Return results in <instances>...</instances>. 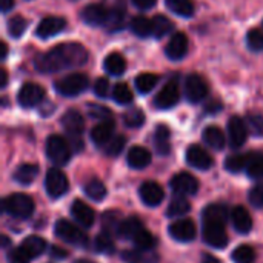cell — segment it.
Listing matches in <instances>:
<instances>
[{
	"label": "cell",
	"mask_w": 263,
	"mask_h": 263,
	"mask_svg": "<svg viewBox=\"0 0 263 263\" xmlns=\"http://www.w3.org/2000/svg\"><path fill=\"white\" fill-rule=\"evenodd\" d=\"M88 51L80 43H62L35 59V69L42 74H52L65 69L83 66Z\"/></svg>",
	"instance_id": "cell-1"
},
{
	"label": "cell",
	"mask_w": 263,
	"mask_h": 263,
	"mask_svg": "<svg viewBox=\"0 0 263 263\" xmlns=\"http://www.w3.org/2000/svg\"><path fill=\"white\" fill-rule=\"evenodd\" d=\"M3 211L14 219H28L34 213V202L29 196L15 193L9 194L2 202Z\"/></svg>",
	"instance_id": "cell-2"
},
{
	"label": "cell",
	"mask_w": 263,
	"mask_h": 263,
	"mask_svg": "<svg viewBox=\"0 0 263 263\" xmlns=\"http://www.w3.org/2000/svg\"><path fill=\"white\" fill-rule=\"evenodd\" d=\"M54 233L60 240H63L69 245H74V247H86L88 245L86 233L66 219L57 220V223L54 227Z\"/></svg>",
	"instance_id": "cell-3"
},
{
	"label": "cell",
	"mask_w": 263,
	"mask_h": 263,
	"mask_svg": "<svg viewBox=\"0 0 263 263\" xmlns=\"http://www.w3.org/2000/svg\"><path fill=\"white\" fill-rule=\"evenodd\" d=\"M46 157L57 166H63L71 159V146L62 136H49L46 140Z\"/></svg>",
	"instance_id": "cell-4"
},
{
	"label": "cell",
	"mask_w": 263,
	"mask_h": 263,
	"mask_svg": "<svg viewBox=\"0 0 263 263\" xmlns=\"http://www.w3.org/2000/svg\"><path fill=\"white\" fill-rule=\"evenodd\" d=\"M88 85H89V80L85 74L74 72L55 82V91L65 97H74V96L82 94L88 88Z\"/></svg>",
	"instance_id": "cell-5"
},
{
	"label": "cell",
	"mask_w": 263,
	"mask_h": 263,
	"mask_svg": "<svg viewBox=\"0 0 263 263\" xmlns=\"http://www.w3.org/2000/svg\"><path fill=\"white\" fill-rule=\"evenodd\" d=\"M68 188H69V182L62 170L59 168L48 170L45 177V190L51 199H59L65 196L68 193Z\"/></svg>",
	"instance_id": "cell-6"
},
{
	"label": "cell",
	"mask_w": 263,
	"mask_h": 263,
	"mask_svg": "<svg viewBox=\"0 0 263 263\" xmlns=\"http://www.w3.org/2000/svg\"><path fill=\"white\" fill-rule=\"evenodd\" d=\"M208 92H210V85L200 74H190L185 79V96L188 102L191 103L202 102L208 96Z\"/></svg>",
	"instance_id": "cell-7"
},
{
	"label": "cell",
	"mask_w": 263,
	"mask_h": 263,
	"mask_svg": "<svg viewBox=\"0 0 263 263\" xmlns=\"http://www.w3.org/2000/svg\"><path fill=\"white\" fill-rule=\"evenodd\" d=\"M17 100H18L20 106H23V108L39 106L45 100V89L40 85L32 83V82L23 83L18 91Z\"/></svg>",
	"instance_id": "cell-8"
},
{
	"label": "cell",
	"mask_w": 263,
	"mask_h": 263,
	"mask_svg": "<svg viewBox=\"0 0 263 263\" xmlns=\"http://www.w3.org/2000/svg\"><path fill=\"white\" fill-rule=\"evenodd\" d=\"M202 236L205 243L213 248L222 250L228 245V234L223 223H203Z\"/></svg>",
	"instance_id": "cell-9"
},
{
	"label": "cell",
	"mask_w": 263,
	"mask_h": 263,
	"mask_svg": "<svg viewBox=\"0 0 263 263\" xmlns=\"http://www.w3.org/2000/svg\"><path fill=\"white\" fill-rule=\"evenodd\" d=\"M180 99V89H179V83L177 80H170L156 96L154 99V106L159 109H170L173 106L177 105Z\"/></svg>",
	"instance_id": "cell-10"
},
{
	"label": "cell",
	"mask_w": 263,
	"mask_h": 263,
	"mask_svg": "<svg viewBox=\"0 0 263 263\" xmlns=\"http://www.w3.org/2000/svg\"><path fill=\"white\" fill-rule=\"evenodd\" d=\"M170 186L177 196H183V197L185 196H194L199 191V182L190 173H177L171 179Z\"/></svg>",
	"instance_id": "cell-11"
},
{
	"label": "cell",
	"mask_w": 263,
	"mask_h": 263,
	"mask_svg": "<svg viewBox=\"0 0 263 263\" xmlns=\"http://www.w3.org/2000/svg\"><path fill=\"white\" fill-rule=\"evenodd\" d=\"M170 236L177 242H193L197 234V228L191 219H179L170 225Z\"/></svg>",
	"instance_id": "cell-12"
},
{
	"label": "cell",
	"mask_w": 263,
	"mask_h": 263,
	"mask_svg": "<svg viewBox=\"0 0 263 263\" xmlns=\"http://www.w3.org/2000/svg\"><path fill=\"white\" fill-rule=\"evenodd\" d=\"M186 162L190 166L196 170H202V171H206L214 165V160L210 156V153L199 145H191L186 149Z\"/></svg>",
	"instance_id": "cell-13"
},
{
	"label": "cell",
	"mask_w": 263,
	"mask_h": 263,
	"mask_svg": "<svg viewBox=\"0 0 263 263\" xmlns=\"http://www.w3.org/2000/svg\"><path fill=\"white\" fill-rule=\"evenodd\" d=\"M188 37H186V34L185 32H176L171 39H170V42H168V45H166V48H165V52H166V57L170 59V60H173V62H179V60H182L186 54H188Z\"/></svg>",
	"instance_id": "cell-14"
},
{
	"label": "cell",
	"mask_w": 263,
	"mask_h": 263,
	"mask_svg": "<svg viewBox=\"0 0 263 263\" xmlns=\"http://www.w3.org/2000/svg\"><path fill=\"white\" fill-rule=\"evenodd\" d=\"M66 26V20L63 17H55V15H49V17H45L37 29H35V35L40 37V39H49V37H54L57 35L59 32H62Z\"/></svg>",
	"instance_id": "cell-15"
},
{
	"label": "cell",
	"mask_w": 263,
	"mask_h": 263,
	"mask_svg": "<svg viewBox=\"0 0 263 263\" xmlns=\"http://www.w3.org/2000/svg\"><path fill=\"white\" fill-rule=\"evenodd\" d=\"M228 137H230V145L233 148H240L247 142L248 128H247V123L240 117L233 116L230 119V122H228Z\"/></svg>",
	"instance_id": "cell-16"
},
{
	"label": "cell",
	"mask_w": 263,
	"mask_h": 263,
	"mask_svg": "<svg viewBox=\"0 0 263 263\" xmlns=\"http://www.w3.org/2000/svg\"><path fill=\"white\" fill-rule=\"evenodd\" d=\"M108 15H109V9L97 3L88 5L82 11V20L89 26H105L108 22Z\"/></svg>",
	"instance_id": "cell-17"
},
{
	"label": "cell",
	"mask_w": 263,
	"mask_h": 263,
	"mask_svg": "<svg viewBox=\"0 0 263 263\" xmlns=\"http://www.w3.org/2000/svg\"><path fill=\"white\" fill-rule=\"evenodd\" d=\"M71 216L74 217V220L83 227V228H91L96 222V213L94 210L86 205L82 200H74L71 205Z\"/></svg>",
	"instance_id": "cell-18"
},
{
	"label": "cell",
	"mask_w": 263,
	"mask_h": 263,
	"mask_svg": "<svg viewBox=\"0 0 263 263\" xmlns=\"http://www.w3.org/2000/svg\"><path fill=\"white\" fill-rule=\"evenodd\" d=\"M140 199L146 206H157L162 203L165 193L163 188L157 183V182H145L142 183L140 190H139Z\"/></svg>",
	"instance_id": "cell-19"
},
{
	"label": "cell",
	"mask_w": 263,
	"mask_h": 263,
	"mask_svg": "<svg viewBox=\"0 0 263 263\" xmlns=\"http://www.w3.org/2000/svg\"><path fill=\"white\" fill-rule=\"evenodd\" d=\"M62 126L71 137H79L85 129L83 116L77 109H68L62 117Z\"/></svg>",
	"instance_id": "cell-20"
},
{
	"label": "cell",
	"mask_w": 263,
	"mask_h": 263,
	"mask_svg": "<svg viewBox=\"0 0 263 263\" xmlns=\"http://www.w3.org/2000/svg\"><path fill=\"white\" fill-rule=\"evenodd\" d=\"M114 122L111 119L100 120L99 125H96L91 131V140L97 146H105L112 137H114Z\"/></svg>",
	"instance_id": "cell-21"
},
{
	"label": "cell",
	"mask_w": 263,
	"mask_h": 263,
	"mask_svg": "<svg viewBox=\"0 0 263 263\" xmlns=\"http://www.w3.org/2000/svg\"><path fill=\"white\" fill-rule=\"evenodd\" d=\"M126 162L134 170H143L151 163V153L143 146H133L126 154Z\"/></svg>",
	"instance_id": "cell-22"
},
{
	"label": "cell",
	"mask_w": 263,
	"mask_h": 263,
	"mask_svg": "<svg viewBox=\"0 0 263 263\" xmlns=\"http://www.w3.org/2000/svg\"><path fill=\"white\" fill-rule=\"evenodd\" d=\"M228 219V208L223 203H211L202 213L203 223H223Z\"/></svg>",
	"instance_id": "cell-23"
},
{
	"label": "cell",
	"mask_w": 263,
	"mask_h": 263,
	"mask_svg": "<svg viewBox=\"0 0 263 263\" xmlns=\"http://www.w3.org/2000/svg\"><path fill=\"white\" fill-rule=\"evenodd\" d=\"M231 222H233V227L236 228V231L240 234H247L253 228V219H251L250 213L247 211V208H243V206H236L233 210Z\"/></svg>",
	"instance_id": "cell-24"
},
{
	"label": "cell",
	"mask_w": 263,
	"mask_h": 263,
	"mask_svg": "<svg viewBox=\"0 0 263 263\" xmlns=\"http://www.w3.org/2000/svg\"><path fill=\"white\" fill-rule=\"evenodd\" d=\"M143 222L137 217V216H131L125 220H122L120 227H119V231L117 234L123 239H128L133 242V239L143 230Z\"/></svg>",
	"instance_id": "cell-25"
},
{
	"label": "cell",
	"mask_w": 263,
	"mask_h": 263,
	"mask_svg": "<svg viewBox=\"0 0 263 263\" xmlns=\"http://www.w3.org/2000/svg\"><path fill=\"white\" fill-rule=\"evenodd\" d=\"M103 68L108 74L111 76H122L126 71V60L122 54L119 52H111L105 57Z\"/></svg>",
	"instance_id": "cell-26"
},
{
	"label": "cell",
	"mask_w": 263,
	"mask_h": 263,
	"mask_svg": "<svg viewBox=\"0 0 263 263\" xmlns=\"http://www.w3.org/2000/svg\"><path fill=\"white\" fill-rule=\"evenodd\" d=\"M202 139H203V142L210 148H213L216 151H220L225 146V134L217 126H208V128H205L203 129V134H202Z\"/></svg>",
	"instance_id": "cell-27"
},
{
	"label": "cell",
	"mask_w": 263,
	"mask_h": 263,
	"mask_svg": "<svg viewBox=\"0 0 263 263\" xmlns=\"http://www.w3.org/2000/svg\"><path fill=\"white\" fill-rule=\"evenodd\" d=\"M37 176H39V166L34 165V163H23L12 174L14 180L17 183H20V185H29V183H32Z\"/></svg>",
	"instance_id": "cell-28"
},
{
	"label": "cell",
	"mask_w": 263,
	"mask_h": 263,
	"mask_svg": "<svg viewBox=\"0 0 263 263\" xmlns=\"http://www.w3.org/2000/svg\"><path fill=\"white\" fill-rule=\"evenodd\" d=\"M20 247L25 250V253L34 260V259H37V257H40L43 253H45V250H46V242L42 239V237H39V236H29V237H26L22 243H20Z\"/></svg>",
	"instance_id": "cell-29"
},
{
	"label": "cell",
	"mask_w": 263,
	"mask_h": 263,
	"mask_svg": "<svg viewBox=\"0 0 263 263\" xmlns=\"http://www.w3.org/2000/svg\"><path fill=\"white\" fill-rule=\"evenodd\" d=\"M170 129L168 126L165 125H160L156 128V133H154V146L157 149V153L160 156H168L170 151H171V143H170Z\"/></svg>",
	"instance_id": "cell-30"
},
{
	"label": "cell",
	"mask_w": 263,
	"mask_h": 263,
	"mask_svg": "<svg viewBox=\"0 0 263 263\" xmlns=\"http://www.w3.org/2000/svg\"><path fill=\"white\" fill-rule=\"evenodd\" d=\"M125 5L122 3H117L114 8L109 9V15H108V22H106V26L109 31L116 32V31H120L125 25Z\"/></svg>",
	"instance_id": "cell-31"
},
{
	"label": "cell",
	"mask_w": 263,
	"mask_h": 263,
	"mask_svg": "<svg viewBox=\"0 0 263 263\" xmlns=\"http://www.w3.org/2000/svg\"><path fill=\"white\" fill-rule=\"evenodd\" d=\"M83 193L94 202H100L106 197V186L103 185L102 180L99 179H91L89 182L85 183Z\"/></svg>",
	"instance_id": "cell-32"
},
{
	"label": "cell",
	"mask_w": 263,
	"mask_h": 263,
	"mask_svg": "<svg viewBox=\"0 0 263 263\" xmlns=\"http://www.w3.org/2000/svg\"><path fill=\"white\" fill-rule=\"evenodd\" d=\"M191 211V205L190 202L183 197V196H177L176 199H173L166 208V216L168 217H182L186 216Z\"/></svg>",
	"instance_id": "cell-33"
},
{
	"label": "cell",
	"mask_w": 263,
	"mask_h": 263,
	"mask_svg": "<svg viewBox=\"0 0 263 263\" xmlns=\"http://www.w3.org/2000/svg\"><path fill=\"white\" fill-rule=\"evenodd\" d=\"M131 31L137 37L146 39V37L153 35V20H149V18H146L143 15L134 17L131 20Z\"/></svg>",
	"instance_id": "cell-34"
},
{
	"label": "cell",
	"mask_w": 263,
	"mask_h": 263,
	"mask_svg": "<svg viewBox=\"0 0 263 263\" xmlns=\"http://www.w3.org/2000/svg\"><path fill=\"white\" fill-rule=\"evenodd\" d=\"M133 243L136 245L137 250H142V251H153L156 247H157V239L153 233H149L148 230H142L134 239H133Z\"/></svg>",
	"instance_id": "cell-35"
},
{
	"label": "cell",
	"mask_w": 263,
	"mask_h": 263,
	"mask_svg": "<svg viewBox=\"0 0 263 263\" xmlns=\"http://www.w3.org/2000/svg\"><path fill=\"white\" fill-rule=\"evenodd\" d=\"M128 263H157L159 257L153 254L151 251H142V250H128L122 256Z\"/></svg>",
	"instance_id": "cell-36"
},
{
	"label": "cell",
	"mask_w": 263,
	"mask_h": 263,
	"mask_svg": "<svg viewBox=\"0 0 263 263\" xmlns=\"http://www.w3.org/2000/svg\"><path fill=\"white\" fill-rule=\"evenodd\" d=\"M247 174L251 179H263V154L262 153H253L248 154V163H247Z\"/></svg>",
	"instance_id": "cell-37"
},
{
	"label": "cell",
	"mask_w": 263,
	"mask_h": 263,
	"mask_svg": "<svg viewBox=\"0 0 263 263\" xmlns=\"http://www.w3.org/2000/svg\"><path fill=\"white\" fill-rule=\"evenodd\" d=\"M166 6L180 17H191L194 14V3L191 0H166Z\"/></svg>",
	"instance_id": "cell-38"
},
{
	"label": "cell",
	"mask_w": 263,
	"mask_h": 263,
	"mask_svg": "<svg viewBox=\"0 0 263 263\" xmlns=\"http://www.w3.org/2000/svg\"><path fill=\"white\" fill-rule=\"evenodd\" d=\"M159 77L156 74L151 72H142L136 77V89L140 94H148L149 91L154 89V86L157 85Z\"/></svg>",
	"instance_id": "cell-39"
},
{
	"label": "cell",
	"mask_w": 263,
	"mask_h": 263,
	"mask_svg": "<svg viewBox=\"0 0 263 263\" xmlns=\"http://www.w3.org/2000/svg\"><path fill=\"white\" fill-rule=\"evenodd\" d=\"M153 20V35L156 39H162L165 35H168L173 31V22L165 17V15H156Z\"/></svg>",
	"instance_id": "cell-40"
},
{
	"label": "cell",
	"mask_w": 263,
	"mask_h": 263,
	"mask_svg": "<svg viewBox=\"0 0 263 263\" xmlns=\"http://www.w3.org/2000/svg\"><path fill=\"white\" fill-rule=\"evenodd\" d=\"M94 247L99 253L102 254H112L114 250H116V245H114V240H112V236L106 231L97 234L96 240H94Z\"/></svg>",
	"instance_id": "cell-41"
},
{
	"label": "cell",
	"mask_w": 263,
	"mask_h": 263,
	"mask_svg": "<svg viewBox=\"0 0 263 263\" xmlns=\"http://www.w3.org/2000/svg\"><path fill=\"white\" fill-rule=\"evenodd\" d=\"M26 26H28L26 18H23L22 15H12L8 20V34L14 39H20L26 31Z\"/></svg>",
	"instance_id": "cell-42"
},
{
	"label": "cell",
	"mask_w": 263,
	"mask_h": 263,
	"mask_svg": "<svg viewBox=\"0 0 263 263\" xmlns=\"http://www.w3.org/2000/svg\"><path fill=\"white\" fill-rule=\"evenodd\" d=\"M133 91L126 83H117L112 88V99L119 103V105H128L133 102Z\"/></svg>",
	"instance_id": "cell-43"
},
{
	"label": "cell",
	"mask_w": 263,
	"mask_h": 263,
	"mask_svg": "<svg viewBox=\"0 0 263 263\" xmlns=\"http://www.w3.org/2000/svg\"><path fill=\"white\" fill-rule=\"evenodd\" d=\"M231 257L236 263H253L256 259V251L250 245H240L233 251Z\"/></svg>",
	"instance_id": "cell-44"
},
{
	"label": "cell",
	"mask_w": 263,
	"mask_h": 263,
	"mask_svg": "<svg viewBox=\"0 0 263 263\" xmlns=\"http://www.w3.org/2000/svg\"><path fill=\"white\" fill-rule=\"evenodd\" d=\"M247 163H248V156H245V154H233V156L227 157L225 168L230 173H240L242 170H247Z\"/></svg>",
	"instance_id": "cell-45"
},
{
	"label": "cell",
	"mask_w": 263,
	"mask_h": 263,
	"mask_svg": "<svg viewBox=\"0 0 263 263\" xmlns=\"http://www.w3.org/2000/svg\"><path fill=\"white\" fill-rule=\"evenodd\" d=\"M125 145H126V139H125L123 136H114V137L103 146V151H105L106 156L116 157V156H119V154L123 151Z\"/></svg>",
	"instance_id": "cell-46"
},
{
	"label": "cell",
	"mask_w": 263,
	"mask_h": 263,
	"mask_svg": "<svg viewBox=\"0 0 263 263\" xmlns=\"http://www.w3.org/2000/svg\"><path fill=\"white\" fill-rule=\"evenodd\" d=\"M123 122L128 128H140L145 123V114L140 109H129L123 114Z\"/></svg>",
	"instance_id": "cell-47"
},
{
	"label": "cell",
	"mask_w": 263,
	"mask_h": 263,
	"mask_svg": "<svg viewBox=\"0 0 263 263\" xmlns=\"http://www.w3.org/2000/svg\"><path fill=\"white\" fill-rule=\"evenodd\" d=\"M119 216H120V214H119L117 211H108V213L103 214V217H102V225H103V228H105L106 233H109L111 230H114L116 233L119 231V227H120V223H122V220H120Z\"/></svg>",
	"instance_id": "cell-48"
},
{
	"label": "cell",
	"mask_w": 263,
	"mask_h": 263,
	"mask_svg": "<svg viewBox=\"0 0 263 263\" xmlns=\"http://www.w3.org/2000/svg\"><path fill=\"white\" fill-rule=\"evenodd\" d=\"M247 43L250 46V49L253 51H263V32L260 29L254 28L250 29L247 34Z\"/></svg>",
	"instance_id": "cell-49"
},
{
	"label": "cell",
	"mask_w": 263,
	"mask_h": 263,
	"mask_svg": "<svg viewBox=\"0 0 263 263\" xmlns=\"http://www.w3.org/2000/svg\"><path fill=\"white\" fill-rule=\"evenodd\" d=\"M6 260L8 263H29L32 259L25 253V250L18 245L15 248H11L6 253Z\"/></svg>",
	"instance_id": "cell-50"
},
{
	"label": "cell",
	"mask_w": 263,
	"mask_h": 263,
	"mask_svg": "<svg viewBox=\"0 0 263 263\" xmlns=\"http://www.w3.org/2000/svg\"><path fill=\"white\" fill-rule=\"evenodd\" d=\"M247 125L253 131V134L263 137V116H260V114H250L247 117Z\"/></svg>",
	"instance_id": "cell-51"
},
{
	"label": "cell",
	"mask_w": 263,
	"mask_h": 263,
	"mask_svg": "<svg viewBox=\"0 0 263 263\" xmlns=\"http://www.w3.org/2000/svg\"><path fill=\"white\" fill-rule=\"evenodd\" d=\"M248 200L254 208H263V183L254 186L250 194H248Z\"/></svg>",
	"instance_id": "cell-52"
},
{
	"label": "cell",
	"mask_w": 263,
	"mask_h": 263,
	"mask_svg": "<svg viewBox=\"0 0 263 263\" xmlns=\"http://www.w3.org/2000/svg\"><path fill=\"white\" fill-rule=\"evenodd\" d=\"M94 94L99 99L108 97V94H109V82L106 79H103V77L96 80V83H94Z\"/></svg>",
	"instance_id": "cell-53"
},
{
	"label": "cell",
	"mask_w": 263,
	"mask_h": 263,
	"mask_svg": "<svg viewBox=\"0 0 263 263\" xmlns=\"http://www.w3.org/2000/svg\"><path fill=\"white\" fill-rule=\"evenodd\" d=\"M89 114L94 119H99V120H108V119H111V111L108 108H103V106H92L91 105Z\"/></svg>",
	"instance_id": "cell-54"
},
{
	"label": "cell",
	"mask_w": 263,
	"mask_h": 263,
	"mask_svg": "<svg viewBox=\"0 0 263 263\" xmlns=\"http://www.w3.org/2000/svg\"><path fill=\"white\" fill-rule=\"evenodd\" d=\"M133 3L139 9H151L157 3V0H133Z\"/></svg>",
	"instance_id": "cell-55"
},
{
	"label": "cell",
	"mask_w": 263,
	"mask_h": 263,
	"mask_svg": "<svg viewBox=\"0 0 263 263\" xmlns=\"http://www.w3.org/2000/svg\"><path fill=\"white\" fill-rule=\"evenodd\" d=\"M49 251H51V256L54 257V259H66L68 257V253L65 251V250H62L60 247H51L49 248Z\"/></svg>",
	"instance_id": "cell-56"
},
{
	"label": "cell",
	"mask_w": 263,
	"mask_h": 263,
	"mask_svg": "<svg viewBox=\"0 0 263 263\" xmlns=\"http://www.w3.org/2000/svg\"><path fill=\"white\" fill-rule=\"evenodd\" d=\"M0 6L3 12H8L14 8V0H0Z\"/></svg>",
	"instance_id": "cell-57"
},
{
	"label": "cell",
	"mask_w": 263,
	"mask_h": 263,
	"mask_svg": "<svg viewBox=\"0 0 263 263\" xmlns=\"http://www.w3.org/2000/svg\"><path fill=\"white\" fill-rule=\"evenodd\" d=\"M220 108H222V105H220V103H214V105H206V106H205V111H206V112L214 114V112L220 111Z\"/></svg>",
	"instance_id": "cell-58"
},
{
	"label": "cell",
	"mask_w": 263,
	"mask_h": 263,
	"mask_svg": "<svg viewBox=\"0 0 263 263\" xmlns=\"http://www.w3.org/2000/svg\"><path fill=\"white\" fill-rule=\"evenodd\" d=\"M200 263H220V260H219V259H216V257H214V256H211V254H205Z\"/></svg>",
	"instance_id": "cell-59"
},
{
	"label": "cell",
	"mask_w": 263,
	"mask_h": 263,
	"mask_svg": "<svg viewBox=\"0 0 263 263\" xmlns=\"http://www.w3.org/2000/svg\"><path fill=\"white\" fill-rule=\"evenodd\" d=\"M6 83H8V74H6V71H5V69H2V83H0V86H2V88H5V86H6Z\"/></svg>",
	"instance_id": "cell-60"
},
{
	"label": "cell",
	"mask_w": 263,
	"mask_h": 263,
	"mask_svg": "<svg viewBox=\"0 0 263 263\" xmlns=\"http://www.w3.org/2000/svg\"><path fill=\"white\" fill-rule=\"evenodd\" d=\"M8 55V45L6 43H2V60H5Z\"/></svg>",
	"instance_id": "cell-61"
},
{
	"label": "cell",
	"mask_w": 263,
	"mask_h": 263,
	"mask_svg": "<svg viewBox=\"0 0 263 263\" xmlns=\"http://www.w3.org/2000/svg\"><path fill=\"white\" fill-rule=\"evenodd\" d=\"M2 240H3V248H6V245L9 243V239H8L6 236H3V237H2Z\"/></svg>",
	"instance_id": "cell-62"
},
{
	"label": "cell",
	"mask_w": 263,
	"mask_h": 263,
	"mask_svg": "<svg viewBox=\"0 0 263 263\" xmlns=\"http://www.w3.org/2000/svg\"><path fill=\"white\" fill-rule=\"evenodd\" d=\"M76 263H91V262H88V260H77Z\"/></svg>",
	"instance_id": "cell-63"
}]
</instances>
